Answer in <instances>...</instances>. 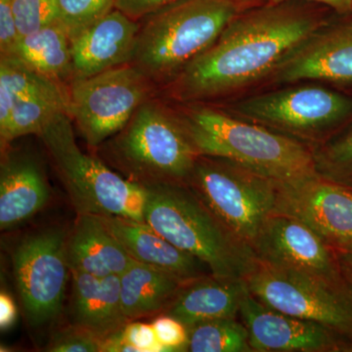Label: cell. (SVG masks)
I'll use <instances>...</instances> for the list:
<instances>
[{
    "label": "cell",
    "instance_id": "cell-34",
    "mask_svg": "<svg viewBox=\"0 0 352 352\" xmlns=\"http://www.w3.org/2000/svg\"><path fill=\"white\" fill-rule=\"evenodd\" d=\"M178 0H116L115 8L132 20L140 21Z\"/></svg>",
    "mask_w": 352,
    "mask_h": 352
},
{
    "label": "cell",
    "instance_id": "cell-31",
    "mask_svg": "<svg viewBox=\"0 0 352 352\" xmlns=\"http://www.w3.org/2000/svg\"><path fill=\"white\" fill-rule=\"evenodd\" d=\"M160 344L166 351H187L188 328L170 315L157 317L152 323Z\"/></svg>",
    "mask_w": 352,
    "mask_h": 352
},
{
    "label": "cell",
    "instance_id": "cell-6",
    "mask_svg": "<svg viewBox=\"0 0 352 352\" xmlns=\"http://www.w3.org/2000/svg\"><path fill=\"white\" fill-rule=\"evenodd\" d=\"M186 184L251 247L276 207L277 182L228 160L199 156Z\"/></svg>",
    "mask_w": 352,
    "mask_h": 352
},
{
    "label": "cell",
    "instance_id": "cell-36",
    "mask_svg": "<svg viewBox=\"0 0 352 352\" xmlns=\"http://www.w3.org/2000/svg\"><path fill=\"white\" fill-rule=\"evenodd\" d=\"M270 3L277 4L287 1V0H270ZM311 1L319 2V3L325 4L333 10L340 14H347L352 12V0H311Z\"/></svg>",
    "mask_w": 352,
    "mask_h": 352
},
{
    "label": "cell",
    "instance_id": "cell-19",
    "mask_svg": "<svg viewBox=\"0 0 352 352\" xmlns=\"http://www.w3.org/2000/svg\"><path fill=\"white\" fill-rule=\"evenodd\" d=\"M50 189L43 168L27 155H9L0 168V229L32 219L46 205Z\"/></svg>",
    "mask_w": 352,
    "mask_h": 352
},
{
    "label": "cell",
    "instance_id": "cell-1",
    "mask_svg": "<svg viewBox=\"0 0 352 352\" xmlns=\"http://www.w3.org/2000/svg\"><path fill=\"white\" fill-rule=\"evenodd\" d=\"M281 4L231 21L217 41L173 80V96L182 101L217 98L274 73L322 27L314 14Z\"/></svg>",
    "mask_w": 352,
    "mask_h": 352
},
{
    "label": "cell",
    "instance_id": "cell-18",
    "mask_svg": "<svg viewBox=\"0 0 352 352\" xmlns=\"http://www.w3.org/2000/svg\"><path fill=\"white\" fill-rule=\"evenodd\" d=\"M248 293L244 279L208 275L183 285L163 314L177 319L187 328L215 319L237 318Z\"/></svg>",
    "mask_w": 352,
    "mask_h": 352
},
{
    "label": "cell",
    "instance_id": "cell-15",
    "mask_svg": "<svg viewBox=\"0 0 352 352\" xmlns=\"http://www.w3.org/2000/svg\"><path fill=\"white\" fill-rule=\"evenodd\" d=\"M140 23L113 8L71 39L73 80L131 64Z\"/></svg>",
    "mask_w": 352,
    "mask_h": 352
},
{
    "label": "cell",
    "instance_id": "cell-30",
    "mask_svg": "<svg viewBox=\"0 0 352 352\" xmlns=\"http://www.w3.org/2000/svg\"><path fill=\"white\" fill-rule=\"evenodd\" d=\"M102 340L80 326L60 331L53 337L46 351L51 352H101Z\"/></svg>",
    "mask_w": 352,
    "mask_h": 352
},
{
    "label": "cell",
    "instance_id": "cell-32",
    "mask_svg": "<svg viewBox=\"0 0 352 352\" xmlns=\"http://www.w3.org/2000/svg\"><path fill=\"white\" fill-rule=\"evenodd\" d=\"M122 332L124 340L138 352L166 351L157 340L152 324L129 321L122 327Z\"/></svg>",
    "mask_w": 352,
    "mask_h": 352
},
{
    "label": "cell",
    "instance_id": "cell-25",
    "mask_svg": "<svg viewBox=\"0 0 352 352\" xmlns=\"http://www.w3.org/2000/svg\"><path fill=\"white\" fill-rule=\"evenodd\" d=\"M60 113H68V102L48 97H30L14 102L8 124L0 132L1 148L16 138L29 134L39 135Z\"/></svg>",
    "mask_w": 352,
    "mask_h": 352
},
{
    "label": "cell",
    "instance_id": "cell-24",
    "mask_svg": "<svg viewBox=\"0 0 352 352\" xmlns=\"http://www.w3.org/2000/svg\"><path fill=\"white\" fill-rule=\"evenodd\" d=\"M30 97H48L69 104V89L61 82L14 58H0V132L6 129L14 102Z\"/></svg>",
    "mask_w": 352,
    "mask_h": 352
},
{
    "label": "cell",
    "instance_id": "cell-21",
    "mask_svg": "<svg viewBox=\"0 0 352 352\" xmlns=\"http://www.w3.org/2000/svg\"><path fill=\"white\" fill-rule=\"evenodd\" d=\"M71 276L74 325L104 340L129 323L122 309L120 276L98 278L76 270H71Z\"/></svg>",
    "mask_w": 352,
    "mask_h": 352
},
{
    "label": "cell",
    "instance_id": "cell-35",
    "mask_svg": "<svg viewBox=\"0 0 352 352\" xmlns=\"http://www.w3.org/2000/svg\"><path fill=\"white\" fill-rule=\"evenodd\" d=\"M17 319V307L12 296L6 292L0 294V328L2 331L12 327Z\"/></svg>",
    "mask_w": 352,
    "mask_h": 352
},
{
    "label": "cell",
    "instance_id": "cell-22",
    "mask_svg": "<svg viewBox=\"0 0 352 352\" xmlns=\"http://www.w3.org/2000/svg\"><path fill=\"white\" fill-rule=\"evenodd\" d=\"M120 278L122 309L129 321L164 312L186 284L166 271L138 261Z\"/></svg>",
    "mask_w": 352,
    "mask_h": 352
},
{
    "label": "cell",
    "instance_id": "cell-17",
    "mask_svg": "<svg viewBox=\"0 0 352 352\" xmlns=\"http://www.w3.org/2000/svg\"><path fill=\"white\" fill-rule=\"evenodd\" d=\"M99 217L138 263L166 271L185 283L212 275L207 264L176 247L146 222L119 217Z\"/></svg>",
    "mask_w": 352,
    "mask_h": 352
},
{
    "label": "cell",
    "instance_id": "cell-11",
    "mask_svg": "<svg viewBox=\"0 0 352 352\" xmlns=\"http://www.w3.org/2000/svg\"><path fill=\"white\" fill-rule=\"evenodd\" d=\"M67 236L62 229H46L25 238L14 252V275L32 327L55 320L63 307L71 273L66 256Z\"/></svg>",
    "mask_w": 352,
    "mask_h": 352
},
{
    "label": "cell",
    "instance_id": "cell-2",
    "mask_svg": "<svg viewBox=\"0 0 352 352\" xmlns=\"http://www.w3.org/2000/svg\"><path fill=\"white\" fill-rule=\"evenodd\" d=\"M145 222L215 277L247 279L258 267L251 245L227 228L185 183L145 184Z\"/></svg>",
    "mask_w": 352,
    "mask_h": 352
},
{
    "label": "cell",
    "instance_id": "cell-28",
    "mask_svg": "<svg viewBox=\"0 0 352 352\" xmlns=\"http://www.w3.org/2000/svg\"><path fill=\"white\" fill-rule=\"evenodd\" d=\"M116 0H57L58 21L69 39L115 8Z\"/></svg>",
    "mask_w": 352,
    "mask_h": 352
},
{
    "label": "cell",
    "instance_id": "cell-4",
    "mask_svg": "<svg viewBox=\"0 0 352 352\" xmlns=\"http://www.w3.org/2000/svg\"><path fill=\"white\" fill-rule=\"evenodd\" d=\"M229 0H178L143 19L131 65L151 82L173 80L239 15Z\"/></svg>",
    "mask_w": 352,
    "mask_h": 352
},
{
    "label": "cell",
    "instance_id": "cell-27",
    "mask_svg": "<svg viewBox=\"0 0 352 352\" xmlns=\"http://www.w3.org/2000/svg\"><path fill=\"white\" fill-rule=\"evenodd\" d=\"M320 177L352 190V122L312 148Z\"/></svg>",
    "mask_w": 352,
    "mask_h": 352
},
{
    "label": "cell",
    "instance_id": "cell-37",
    "mask_svg": "<svg viewBox=\"0 0 352 352\" xmlns=\"http://www.w3.org/2000/svg\"><path fill=\"white\" fill-rule=\"evenodd\" d=\"M338 256H339L340 268H342V275L344 279L352 289V254L344 251L337 250Z\"/></svg>",
    "mask_w": 352,
    "mask_h": 352
},
{
    "label": "cell",
    "instance_id": "cell-10",
    "mask_svg": "<svg viewBox=\"0 0 352 352\" xmlns=\"http://www.w3.org/2000/svg\"><path fill=\"white\" fill-rule=\"evenodd\" d=\"M151 80L131 64L72 80L69 117L95 147L120 132L149 100Z\"/></svg>",
    "mask_w": 352,
    "mask_h": 352
},
{
    "label": "cell",
    "instance_id": "cell-23",
    "mask_svg": "<svg viewBox=\"0 0 352 352\" xmlns=\"http://www.w3.org/2000/svg\"><path fill=\"white\" fill-rule=\"evenodd\" d=\"M8 58L58 82L73 80L71 39L59 21L20 36Z\"/></svg>",
    "mask_w": 352,
    "mask_h": 352
},
{
    "label": "cell",
    "instance_id": "cell-40",
    "mask_svg": "<svg viewBox=\"0 0 352 352\" xmlns=\"http://www.w3.org/2000/svg\"><path fill=\"white\" fill-rule=\"evenodd\" d=\"M347 25V27H349V29H351V31H352V22L349 23V25Z\"/></svg>",
    "mask_w": 352,
    "mask_h": 352
},
{
    "label": "cell",
    "instance_id": "cell-26",
    "mask_svg": "<svg viewBox=\"0 0 352 352\" xmlns=\"http://www.w3.org/2000/svg\"><path fill=\"white\" fill-rule=\"evenodd\" d=\"M187 351L252 352L249 333L237 318L215 319L188 328Z\"/></svg>",
    "mask_w": 352,
    "mask_h": 352
},
{
    "label": "cell",
    "instance_id": "cell-8",
    "mask_svg": "<svg viewBox=\"0 0 352 352\" xmlns=\"http://www.w3.org/2000/svg\"><path fill=\"white\" fill-rule=\"evenodd\" d=\"M245 282L266 307L325 326L352 351V289L344 277L331 280L259 263Z\"/></svg>",
    "mask_w": 352,
    "mask_h": 352
},
{
    "label": "cell",
    "instance_id": "cell-39",
    "mask_svg": "<svg viewBox=\"0 0 352 352\" xmlns=\"http://www.w3.org/2000/svg\"><path fill=\"white\" fill-rule=\"evenodd\" d=\"M229 1L237 2V3H242V2L247 1V0H229Z\"/></svg>",
    "mask_w": 352,
    "mask_h": 352
},
{
    "label": "cell",
    "instance_id": "cell-13",
    "mask_svg": "<svg viewBox=\"0 0 352 352\" xmlns=\"http://www.w3.org/2000/svg\"><path fill=\"white\" fill-rule=\"evenodd\" d=\"M259 263L331 280L344 279L339 256L314 230L288 215L273 214L252 245Z\"/></svg>",
    "mask_w": 352,
    "mask_h": 352
},
{
    "label": "cell",
    "instance_id": "cell-12",
    "mask_svg": "<svg viewBox=\"0 0 352 352\" xmlns=\"http://www.w3.org/2000/svg\"><path fill=\"white\" fill-rule=\"evenodd\" d=\"M274 214L300 220L336 250L352 242V190L319 175L277 183Z\"/></svg>",
    "mask_w": 352,
    "mask_h": 352
},
{
    "label": "cell",
    "instance_id": "cell-16",
    "mask_svg": "<svg viewBox=\"0 0 352 352\" xmlns=\"http://www.w3.org/2000/svg\"><path fill=\"white\" fill-rule=\"evenodd\" d=\"M305 80L352 82V31L347 25L310 36L275 69L273 78L277 83Z\"/></svg>",
    "mask_w": 352,
    "mask_h": 352
},
{
    "label": "cell",
    "instance_id": "cell-14",
    "mask_svg": "<svg viewBox=\"0 0 352 352\" xmlns=\"http://www.w3.org/2000/svg\"><path fill=\"white\" fill-rule=\"evenodd\" d=\"M239 317L252 352H352L330 329L266 307L250 291L241 303Z\"/></svg>",
    "mask_w": 352,
    "mask_h": 352
},
{
    "label": "cell",
    "instance_id": "cell-38",
    "mask_svg": "<svg viewBox=\"0 0 352 352\" xmlns=\"http://www.w3.org/2000/svg\"><path fill=\"white\" fill-rule=\"evenodd\" d=\"M340 251H344L347 252H351L352 254V242L347 244L346 247L342 248V249H340Z\"/></svg>",
    "mask_w": 352,
    "mask_h": 352
},
{
    "label": "cell",
    "instance_id": "cell-33",
    "mask_svg": "<svg viewBox=\"0 0 352 352\" xmlns=\"http://www.w3.org/2000/svg\"><path fill=\"white\" fill-rule=\"evenodd\" d=\"M19 32L10 0H0V53L1 57L12 54L16 43L19 39Z\"/></svg>",
    "mask_w": 352,
    "mask_h": 352
},
{
    "label": "cell",
    "instance_id": "cell-20",
    "mask_svg": "<svg viewBox=\"0 0 352 352\" xmlns=\"http://www.w3.org/2000/svg\"><path fill=\"white\" fill-rule=\"evenodd\" d=\"M69 270L95 277L120 276L135 261L97 215L80 214L66 240Z\"/></svg>",
    "mask_w": 352,
    "mask_h": 352
},
{
    "label": "cell",
    "instance_id": "cell-7",
    "mask_svg": "<svg viewBox=\"0 0 352 352\" xmlns=\"http://www.w3.org/2000/svg\"><path fill=\"white\" fill-rule=\"evenodd\" d=\"M117 151L136 182L142 184H186L200 156L183 122L150 100L138 108L122 129Z\"/></svg>",
    "mask_w": 352,
    "mask_h": 352
},
{
    "label": "cell",
    "instance_id": "cell-9",
    "mask_svg": "<svg viewBox=\"0 0 352 352\" xmlns=\"http://www.w3.org/2000/svg\"><path fill=\"white\" fill-rule=\"evenodd\" d=\"M232 111L241 119L298 140L323 142L352 120V97L324 87H293L244 99Z\"/></svg>",
    "mask_w": 352,
    "mask_h": 352
},
{
    "label": "cell",
    "instance_id": "cell-3",
    "mask_svg": "<svg viewBox=\"0 0 352 352\" xmlns=\"http://www.w3.org/2000/svg\"><path fill=\"white\" fill-rule=\"evenodd\" d=\"M182 122L200 156L228 160L277 183L318 176L311 148L291 136L210 108L192 109Z\"/></svg>",
    "mask_w": 352,
    "mask_h": 352
},
{
    "label": "cell",
    "instance_id": "cell-5",
    "mask_svg": "<svg viewBox=\"0 0 352 352\" xmlns=\"http://www.w3.org/2000/svg\"><path fill=\"white\" fill-rule=\"evenodd\" d=\"M73 120L60 113L39 134L78 214L145 222L147 187L124 179L76 144Z\"/></svg>",
    "mask_w": 352,
    "mask_h": 352
},
{
    "label": "cell",
    "instance_id": "cell-29",
    "mask_svg": "<svg viewBox=\"0 0 352 352\" xmlns=\"http://www.w3.org/2000/svg\"><path fill=\"white\" fill-rule=\"evenodd\" d=\"M19 36L58 21L57 0H10Z\"/></svg>",
    "mask_w": 352,
    "mask_h": 352
}]
</instances>
